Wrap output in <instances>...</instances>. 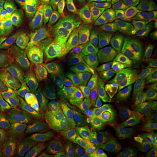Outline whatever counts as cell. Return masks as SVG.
I'll list each match as a JSON object with an SVG mask.
<instances>
[{
    "label": "cell",
    "mask_w": 157,
    "mask_h": 157,
    "mask_svg": "<svg viewBox=\"0 0 157 157\" xmlns=\"http://www.w3.org/2000/svg\"><path fill=\"white\" fill-rule=\"evenodd\" d=\"M85 130L91 136L98 147L128 152L126 139L122 132L115 125L105 123L87 128Z\"/></svg>",
    "instance_id": "10"
},
{
    "label": "cell",
    "mask_w": 157,
    "mask_h": 157,
    "mask_svg": "<svg viewBox=\"0 0 157 157\" xmlns=\"http://www.w3.org/2000/svg\"><path fill=\"white\" fill-rule=\"evenodd\" d=\"M135 129L138 132L157 128V107L139 105L133 116Z\"/></svg>",
    "instance_id": "19"
},
{
    "label": "cell",
    "mask_w": 157,
    "mask_h": 157,
    "mask_svg": "<svg viewBox=\"0 0 157 157\" xmlns=\"http://www.w3.org/2000/svg\"><path fill=\"white\" fill-rule=\"evenodd\" d=\"M151 29L129 31L119 37L115 46L135 59L145 62L157 55V34Z\"/></svg>",
    "instance_id": "4"
},
{
    "label": "cell",
    "mask_w": 157,
    "mask_h": 157,
    "mask_svg": "<svg viewBox=\"0 0 157 157\" xmlns=\"http://www.w3.org/2000/svg\"><path fill=\"white\" fill-rule=\"evenodd\" d=\"M67 139L73 157L95 156V142L85 129L71 130Z\"/></svg>",
    "instance_id": "15"
},
{
    "label": "cell",
    "mask_w": 157,
    "mask_h": 157,
    "mask_svg": "<svg viewBox=\"0 0 157 157\" xmlns=\"http://www.w3.org/2000/svg\"><path fill=\"white\" fill-rule=\"evenodd\" d=\"M78 7L77 0H51L47 17L56 39H61L71 28L77 15Z\"/></svg>",
    "instance_id": "7"
},
{
    "label": "cell",
    "mask_w": 157,
    "mask_h": 157,
    "mask_svg": "<svg viewBox=\"0 0 157 157\" xmlns=\"http://www.w3.org/2000/svg\"><path fill=\"white\" fill-rule=\"evenodd\" d=\"M122 32L117 25L112 21L105 23L98 39L97 51L98 52L107 50L118 39Z\"/></svg>",
    "instance_id": "22"
},
{
    "label": "cell",
    "mask_w": 157,
    "mask_h": 157,
    "mask_svg": "<svg viewBox=\"0 0 157 157\" xmlns=\"http://www.w3.org/2000/svg\"><path fill=\"white\" fill-rule=\"evenodd\" d=\"M7 58L6 72H15L21 67L27 59L26 50L22 39V34L10 44L5 46Z\"/></svg>",
    "instance_id": "18"
},
{
    "label": "cell",
    "mask_w": 157,
    "mask_h": 157,
    "mask_svg": "<svg viewBox=\"0 0 157 157\" xmlns=\"http://www.w3.org/2000/svg\"><path fill=\"white\" fill-rule=\"evenodd\" d=\"M133 13L135 20L150 28L155 26V20L152 15L146 0H133Z\"/></svg>",
    "instance_id": "23"
},
{
    "label": "cell",
    "mask_w": 157,
    "mask_h": 157,
    "mask_svg": "<svg viewBox=\"0 0 157 157\" xmlns=\"http://www.w3.org/2000/svg\"><path fill=\"white\" fill-rule=\"evenodd\" d=\"M0 157H33L16 143L11 140L0 143Z\"/></svg>",
    "instance_id": "26"
},
{
    "label": "cell",
    "mask_w": 157,
    "mask_h": 157,
    "mask_svg": "<svg viewBox=\"0 0 157 157\" xmlns=\"http://www.w3.org/2000/svg\"><path fill=\"white\" fill-rule=\"evenodd\" d=\"M101 71L98 59L91 52H84L70 59L67 63L56 69L59 80L51 97V100L54 102L62 94L72 91L78 84L94 77Z\"/></svg>",
    "instance_id": "1"
},
{
    "label": "cell",
    "mask_w": 157,
    "mask_h": 157,
    "mask_svg": "<svg viewBox=\"0 0 157 157\" xmlns=\"http://www.w3.org/2000/svg\"><path fill=\"white\" fill-rule=\"evenodd\" d=\"M107 94L114 109L115 115L124 114L133 108L132 89H126L107 78Z\"/></svg>",
    "instance_id": "17"
},
{
    "label": "cell",
    "mask_w": 157,
    "mask_h": 157,
    "mask_svg": "<svg viewBox=\"0 0 157 157\" xmlns=\"http://www.w3.org/2000/svg\"><path fill=\"white\" fill-rule=\"evenodd\" d=\"M27 116L18 102L0 104V137L11 136L26 124Z\"/></svg>",
    "instance_id": "12"
},
{
    "label": "cell",
    "mask_w": 157,
    "mask_h": 157,
    "mask_svg": "<svg viewBox=\"0 0 157 157\" xmlns=\"http://www.w3.org/2000/svg\"><path fill=\"white\" fill-rule=\"evenodd\" d=\"M30 2L43 15L47 17L50 10L51 0H30Z\"/></svg>",
    "instance_id": "31"
},
{
    "label": "cell",
    "mask_w": 157,
    "mask_h": 157,
    "mask_svg": "<svg viewBox=\"0 0 157 157\" xmlns=\"http://www.w3.org/2000/svg\"><path fill=\"white\" fill-rule=\"evenodd\" d=\"M89 9L80 12L75 17L67 36L58 48L63 61H68L83 53L86 47L87 28Z\"/></svg>",
    "instance_id": "6"
},
{
    "label": "cell",
    "mask_w": 157,
    "mask_h": 157,
    "mask_svg": "<svg viewBox=\"0 0 157 157\" xmlns=\"http://www.w3.org/2000/svg\"><path fill=\"white\" fill-rule=\"evenodd\" d=\"M126 157H138L137 156H136V155H132V154H129V153H128L127 154V155H126Z\"/></svg>",
    "instance_id": "39"
},
{
    "label": "cell",
    "mask_w": 157,
    "mask_h": 157,
    "mask_svg": "<svg viewBox=\"0 0 157 157\" xmlns=\"http://www.w3.org/2000/svg\"><path fill=\"white\" fill-rule=\"evenodd\" d=\"M48 37V28L42 18L32 19L25 26L22 32V39L26 50L39 54L44 48Z\"/></svg>",
    "instance_id": "13"
},
{
    "label": "cell",
    "mask_w": 157,
    "mask_h": 157,
    "mask_svg": "<svg viewBox=\"0 0 157 157\" xmlns=\"http://www.w3.org/2000/svg\"><path fill=\"white\" fill-rule=\"evenodd\" d=\"M130 11V3L129 0H122L115 9L116 24L123 34H126L129 31L127 22Z\"/></svg>",
    "instance_id": "25"
},
{
    "label": "cell",
    "mask_w": 157,
    "mask_h": 157,
    "mask_svg": "<svg viewBox=\"0 0 157 157\" xmlns=\"http://www.w3.org/2000/svg\"><path fill=\"white\" fill-rule=\"evenodd\" d=\"M6 18H4V17H0V30H1V28L2 23L6 20Z\"/></svg>",
    "instance_id": "38"
},
{
    "label": "cell",
    "mask_w": 157,
    "mask_h": 157,
    "mask_svg": "<svg viewBox=\"0 0 157 157\" xmlns=\"http://www.w3.org/2000/svg\"><path fill=\"white\" fill-rule=\"evenodd\" d=\"M96 153L98 157H126L129 152L111 150L99 147L97 149Z\"/></svg>",
    "instance_id": "32"
},
{
    "label": "cell",
    "mask_w": 157,
    "mask_h": 157,
    "mask_svg": "<svg viewBox=\"0 0 157 157\" xmlns=\"http://www.w3.org/2000/svg\"><path fill=\"white\" fill-rule=\"evenodd\" d=\"M9 6L7 1L0 0V17L6 18V11Z\"/></svg>",
    "instance_id": "36"
},
{
    "label": "cell",
    "mask_w": 157,
    "mask_h": 157,
    "mask_svg": "<svg viewBox=\"0 0 157 157\" xmlns=\"http://www.w3.org/2000/svg\"><path fill=\"white\" fill-rule=\"evenodd\" d=\"M4 1H10V0H4Z\"/></svg>",
    "instance_id": "43"
},
{
    "label": "cell",
    "mask_w": 157,
    "mask_h": 157,
    "mask_svg": "<svg viewBox=\"0 0 157 157\" xmlns=\"http://www.w3.org/2000/svg\"><path fill=\"white\" fill-rule=\"evenodd\" d=\"M84 5L91 7L92 8H96L100 5L101 0H80Z\"/></svg>",
    "instance_id": "37"
},
{
    "label": "cell",
    "mask_w": 157,
    "mask_h": 157,
    "mask_svg": "<svg viewBox=\"0 0 157 157\" xmlns=\"http://www.w3.org/2000/svg\"><path fill=\"white\" fill-rule=\"evenodd\" d=\"M56 118L67 129H83L87 124V107L73 91H67L54 102Z\"/></svg>",
    "instance_id": "5"
},
{
    "label": "cell",
    "mask_w": 157,
    "mask_h": 157,
    "mask_svg": "<svg viewBox=\"0 0 157 157\" xmlns=\"http://www.w3.org/2000/svg\"><path fill=\"white\" fill-rule=\"evenodd\" d=\"M23 29L17 25L11 19H6L0 30V42L5 46L10 44L17 36L22 34Z\"/></svg>",
    "instance_id": "24"
},
{
    "label": "cell",
    "mask_w": 157,
    "mask_h": 157,
    "mask_svg": "<svg viewBox=\"0 0 157 157\" xmlns=\"http://www.w3.org/2000/svg\"><path fill=\"white\" fill-rule=\"evenodd\" d=\"M47 62L45 58L36 59L28 69L3 87L0 93V98L14 99L17 98L27 87L37 72L47 65Z\"/></svg>",
    "instance_id": "14"
},
{
    "label": "cell",
    "mask_w": 157,
    "mask_h": 157,
    "mask_svg": "<svg viewBox=\"0 0 157 157\" xmlns=\"http://www.w3.org/2000/svg\"><path fill=\"white\" fill-rule=\"evenodd\" d=\"M107 80L105 76L98 74L82 82L72 91L86 104L92 124L104 118L115 115L107 94Z\"/></svg>",
    "instance_id": "2"
},
{
    "label": "cell",
    "mask_w": 157,
    "mask_h": 157,
    "mask_svg": "<svg viewBox=\"0 0 157 157\" xmlns=\"http://www.w3.org/2000/svg\"><path fill=\"white\" fill-rule=\"evenodd\" d=\"M122 0H101L100 8L108 21H112L115 18V11L118 4Z\"/></svg>",
    "instance_id": "28"
},
{
    "label": "cell",
    "mask_w": 157,
    "mask_h": 157,
    "mask_svg": "<svg viewBox=\"0 0 157 157\" xmlns=\"http://www.w3.org/2000/svg\"><path fill=\"white\" fill-rule=\"evenodd\" d=\"M0 66L5 71L7 69V58L5 45L0 42Z\"/></svg>",
    "instance_id": "34"
},
{
    "label": "cell",
    "mask_w": 157,
    "mask_h": 157,
    "mask_svg": "<svg viewBox=\"0 0 157 157\" xmlns=\"http://www.w3.org/2000/svg\"><path fill=\"white\" fill-rule=\"evenodd\" d=\"M139 105L157 107V91L144 98V99L141 102Z\"/></svg>",
    "instance_id": "33"
},
{
    "label": "cell",
    "mask_w": 157,
    "mask_h": 157,
    "mask_svg": "<svg viewBox=\"0 0 157 157\" xmlns=\"http://www.w3.org/2000/svg\"><path fill=\"white\" fill-rule=\"evenodd\" d=\"M13 77L14 75L12 74H4L0 75V93L6 84L13 79Z\"/></svg>",
    "instance_id": "35"
},
{
    "label": "cell",
    "mask_w": 157,
    "mask_h": 157,
    "mask_svg": "<svg viewBox=\"0 0 157 157\" xmlns=\"http://www.w3.org/2000/svg\"><path fill=\"white\" fill-rule=\"evenodd\" d=\"M153 149H154V150L155 151L157 152V147H152Z\"/></svg>",
    "instance_id": "41"
},
{
    "label": "cell",
    "mask_w": 157,
    "mask_h": 157,
    "mask_svg": "<svg viewBox=\"0 0 157 157\" xmlns=\"http://www.w3.org/2000/svg\"><path fill=\"white\" fill-rule=\"evenodd\" d=\"M139 140L151 147H157V128L144 132L140 135Z\"/></svg>",
    "instance_id": "30"
},
{
    "label": "cell",
    "mask_w": 157,
    "mask_h": 157,
    "mask_svg": "<svg viewBox=\"0 0 157 157\" xmlns=\"http://www.w3.org/2000/svg\"><path fill=\"white\" fill-rule=\"evenodd\" d=\"M8 17L19 26L25 28L33 18V13L24 0H13L8 11Z\"/></svg>",
    "instance_id": "21"
},
{
    "label": "cell",
    "mask_w": 157,
    "mask_h": 157,
    "mask_svg": "<svg viewBox=\"0 0 157 157\" xmlns=\"http://www.w3.org/2000/svg\"><path fill=\"white\" fill-rule=\"evenodd\" d=\"M10 138L33 157H48L43 137L32 125L25 124Z\"/></svg>",
    "instance_id": "11"
},
{
    "label": "cell",
    "mask_w": 157,
    "mask_h": 157,
    "mask_svg": "<svg viewBox=\"0 0 157 157\" xmlns=\"http://www.w3.org/2000/svg\"><path fill=\"white\" fill-rule=\"evenodd\" d=\"M59 80V76L53 65H47L39 71L31 81L33 90L44 98L52 95Z\"/></svg>",
    "instance_id": "16"
},
{
    "label": "cell",
    "mask_w": 157,
    "mask_h": 157,
    "mask_svg": "<svg viewBox=\"0 0 157 157\" xmlns=\"http://www.w3.org/2000/svg\"><path fill=\"white\" fill-rule=\"evenodd\" d=\"M30 121L45 140L54 144L62 134L61 126L53 112L52 104L41 100L35 108Z\"/></svg>",
    "instance_id": "8"
},
{
    "label": "cell",
    "mask_w": 157,
    "mask_h": 157,
    "mask_svg": "<svg viewBox=\"0 0 157 157\" xmlns=\"http://www.w3.org/2000/svg\"></svg>",
    "instance_id": "44"
},
{
    "label": "cell",
    "mask_w": 157,
    "mask_h": 157,
    "mask_svg": "<svg viewBox=\"0 0 157 157\" xmlns=\"http://www.w3.org/2000/svg\"><path fill=\"white\" fill-rule=\"evenodd\" d=\"M105 23L104 16L102 12L95 8L89 9L86 37L87 46L89 50H91L97 43Z\"/></svg>",
    "instance_id": "20"
},
{
    "label": "cell",
    "mask_w": 157,
    "mask_h": 157,
    "mask_svg": "<svg viewBox=\"0 0 157 157\" xmlns=\"http://www.w3.org/2000/svg\"><path fill=\"white\" fill-rule=\"evenodd\" d=\"M154 5L156 7H157V0H152Z\"/></svg>",
    "instance_id": "40"
},
{
    "label": "cell",
    "mask_w": 157,
    "mask_h": 157,
    "mask_svg": "<svg viewBox=\"0 0 157 157\" xmlns=\"http://www.w3.org/2000/svg\"><path fill=\"white\" fill-rule=\"evenodd\" d=\"M98 59L101 71L108 78L126 89H132L143 61H138L119 50L115 45L102 51Z\"/></svg>",
    "instance_id": "3"
},
{
    "label": "cell",
    "mask_w": 157,
    "mask_h": 157,
    "mask_svg": "<svg viewBox=\"0 0 157 157\" xmlns=\"http://www.w3.org/2000/svg\"><path fill=\"white\" fill-rule=\"evenodd\" d=\"M157 91V55L147 59L133 83L132 93L133 107Z\"/></svg>",
    "instance_id": "9"
},
{
    "label": "cell",
    "mask_w": 157,
    "mask_h": 157,
    "mask_svg": "<svg viewBox=\"0 0 157 157\" xmlns=\"http://www.w3.org/2000/svg\"><path fill=\"white\" fill-rule=\"evenodd\" d=\"M1 66H0V72H1Z\"/></svg>",
    "instance_id": "42"
},
{
    "label": "cell",
    "mask_w": 157,
    "mask_h": 157,
    "mask_svg": "<svg viewBox=\"0 0 157 157\" xmlns=\"http://www.w3.org/2000/svg\"><path fill=\"white\" fill-rule=\"evenodd\" d=\"M132 152L138 157H157V152L152 147L143 144L133 146Z\"/></svg>",
    "instance_id": "29"
},
{
    "label": "cell",
    "mask_w": 157,
    "mask_h": 157,
    "mask_svg": "<svg viewBox=\"0 0 157 157\" xmlns=\"http://www.w3.org/2000/svg\"><path fill=\"white\" fill-rule=\"evenodd\" d=\"M48 157H73L65 135L61 134L58 140L47 150Z\"/></svg>",
    "instance_id": "27"
}]
</instances>
